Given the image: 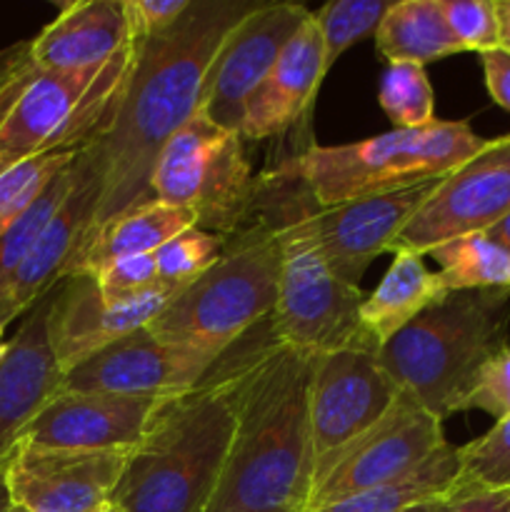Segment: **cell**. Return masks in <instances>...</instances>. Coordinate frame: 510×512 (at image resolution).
<instances>
[{
	"label": "cell",
	"instance_id": "obj_29",
	"mask_svg": "<svg viewBox=\"0 0 510 512\" xmlns=\"http://www.w3.org/2000/svg\"><path fill=\"white\" fill-rule=\"evenodd\" d=\"M390 0H333L315 15L325 50V68H333L345 50L378 33Z\"/></svg>",
	"mask_w": 510,
	"mask_h": 512
},
{
	"label": "cell",
	"instance_id": "obj_44",
	"mask_svg": "<svg viewBox=\"0 0 510 512\" xmlns=\"http://www.w3.org/2000/svg\"><path fill=\"white\" fill-rule=\"evenodd\" d=\"M30 73H33V70H30ZM30 73H25V75H23V78H20V80H18V83H15V85H13V88H10V90H8V95H5V98H3V100H0V115H3V113H5V108H8V105H10V100H13V98H15V93H18V90H20V85H23V83H25V80H28V75H30Z\"/></svg>",
	"mask_w": 510,
	"mask_h": 512
},
{
	"label": "cell",
	"instance_id": "obj_27",
	"mask_svg": "<svg viewBox=\"0 0 510 512\" xmlns=\"http://www.w3.org/2000/svg\"><path fill=\"white\" fill-rule=\"evenodd\" d=\"M448 293L510 288V253L485 233L460 235L430 250Z\"/></svg>",
	"mask_w": 510,
	"mask_h": 512
},
{
	"label": "cell",
	"instance_id": "obj_33",
	"mask_svg": "<svg viewBox=\"0 0 510 512\" xmlns=\"http://www.w3.org/2000/svg\"><path fill=\"white\" fill-rule=\"evenodd\" d=\"M460 483L478 488H510V418L480 438L458 445Z\"/></svg>",
	"mask_w": 510,
	"mask_h": 512
},
{
	"label": "cell",
	"instance_id": "obj_36",
	"mask_svg": "<svg viewBox=\"0 0 510 512\" xmlns=\"http://www.w3.org/2000/svg\"><path fill=\"white\" fill-rule=\"evenodd\" d=\"M105 300H128L148 290L160 288V275L155 255H135L103 265L93 273Z\"/></svg>",
	"mask_w": 510,
	"mask_h": 512
},
{
	"label": "cell",
	"instance_id": "obj_25",
	"mask_svg": "<svg viewBox=\"0 0 510 512\" xmlns=\"http://www.w3.org/2000/svg\"><path fill=\"white\" fill-rule=\"evenodd\" d=\"M375 45L388 63L428 65L465 53L450 33L440 0H395L385 13Z\"/></svg>",
	"mask_w": 510,
	"mask_h": 512
},
{
	"label": "cell",
	"instance_id": "obj_47",
	"mask_svg": "<svg viewBox=\"0 0 510 512\" xmlns=\"http://www.w3.org/2000/svg\"><path fill=\"white\" fill-rule=\"evenodd\" d=\"M98 512H120L118 508H115V505L113 503H108V505H105V508H100Z\"/></svg>",
	"mask_w": 510,
	"mask_h": 512
},
{
	"label": "cell",
	"instance_id": "obj_22",
	"mask_svg": "<svg viewBox=\"0 0 510 512\" xmlns=\"http://www.w3.org/2000/svg\"><path fill=\"white\" fill-rule=\"evenodd\" d=\"M133 40L125 0H75L30 38V63L40 73H70L108 63Z\"/></svg>",
	"mask_w": 510,
	"mask_h": 512
},
{
	"label": "cell",
	"instance_id": "obj_34",
	"mask_svg": "<svg viewBox=\"0 0 510 512\" xmlns=\"http://www.w3.org/2000/svg\"><path fill=\"white\" fill-rule=\"evenodd\" d=\"M440 8L460 48L480 55L500 48L495 0H440Z\"/></svg>",
	"mask_w": 510,
	"mask_h": 512
},
{
	"label": "cell",
	"instance_id": "obj_46",
	"mask_svg": "<svg viewBox=\"0 0 510 512\" xmlns=\"http://www.w3.org/2000/svg\"><path fill=\"white\" fill-rule=\"evenodd\" d=\"M438 500V498H435ZM433 503V500H430ZM430 503H420V505H413V508H408L405 512H430Z\"/></svg>",
	"mask_w": 510,
	"mask_h": 512
},
{
	"label": "cell",
	"instance_id": "obj_28",
	"mask_svg": "<svg viewBox=\"0 0 510 512\" xmlns=\"http://www.w3.org/2000/svg\"><path fill=\"white\" fill-rule=\"evenodd\" d=\"M378 103L395 130H418L435 120V95L423 65L388 63Z\"/></svg>",
	"mask_w": 510,
	"mask_h": 512
},
{
	"label": "cell",
	"instance_id": "obj_32",
	"mask_svg": "<svg viewBox=\"0 0 510 512\" xmlns=\"http://www.w3.org/2000/svg\"><path fill=\"white\" fill-rule=\"evenodd\" d=\"M223 248L225 238L208 233V230L190 228L185 233L175 235L173 240H168L155 253L160 283L170 285V288H185V285L193 283L195 278H200L205 270L218 263Z\"/></svg>",
	"mask_w": 510,
	"mask_h": 512
},
{
	"label": "cell",
	"instance_id": "obj_15",
	"mask_svg": "<svg viewBox=\"0 0 510 512\" xmlns=\"http://www.w3.org/2000/svg\"><path fill=\"white\" fill-rule=\"evenodd\" d=\"M438 180H420L405 188L365 195L333 208H320L315 200H310V235L330 268L345 283L358 285L375 258L393 253L395 240L423 208Z\"/></svg>",
	"mask_w": 510,
	"mask_h": 512
},
{
	"label": "cell",
	"instance_id": "obj_3",
	"mask_svg": "<svg viewBox=\"0 0 510 512\" xmlns=\"http://www.w3.org/2000/svg\"><path fill=\"white\" fill-rule=\"evenodd\" d=\"M235 430V360L228 353L193 390L163 398L130 450L113 500L120 512H203Z\"/></svg>",
	"mask_w": 510,
	"mask_h": 512
},
{
	"label": "cell",
	"instance_id": "obj_17",
	"mask_svg": "<svg viewBox=\"0 0 510 512\" xmlns=\"http://www.w3.org/2000/svg\"><path fill=\"white\" fill-rule=\"evenodd\" d=\"M178 290L160 285L128 300H105L93 275L60 280L48 315L50 350L60 373L65 375L125 335L148 328Z\"/></svg>",
	"mask_w": 510,
	"mask_h": 512
},
{
	"label": "cell",
	"instance_id": "obj_21",
	"mask_svg": "<svg viewBox=\"0 0 510 512\" xmlns=\"http://www.w3.org/2000/svg\"><path fill=\"white\" fill-rule=\"evenodd\" d=\"M325 75L328 68H325L323 38L315 15L310 13L298 35L275 60L268 78L245 103L243 123H240L243 140L278 138L295 128L313 108Z\"/></svg>",
	"mask_w": 510,
	"mask_h": 512
},
{
	"label": "cell",
	"instance_id": "obj_2",
	"mask_svg": "<svg viewBox=\"0 0 510 512\" xmlns=\"http://www.w3.org/2000/svg\"><path fill=\"white\" fill-rule=\"evenodd\" d=\"M313 355L278 343L235 358V430L203 512H305L315 453L308 393Z\"/></svg>",
	"mask_w": 510,
	"mask_h": 512
},
{
	"label": "cell",
	"instance_id": "obj_30",
	"mask_svg": "<svg viewBox=\"0 0 510 512\" xmlns=\"http://www.w3.org/2000/svg\"><path fill=\"white\" fill-rule=\"evenodd\" d=\"M73 165L75 160L63 170V173L55 175V178L50 180V185L40 193V198L30 205L28 213L0 235V295H3L10 275L18 270V265L23 263L25 255L30 253L35 240L40 238L45 225L50 223L55 210L63 205L65 195H68L70 188H73V175H75Z\"/></svg>",
	"mask_w": 510,
	"mask_h": 512
},
{
	"label": "cell",
	"instance_id": "obj_6",
	"mask_svg": "<svg viewBox=\"0 0 510 512\" xmlns=\"http://www.w3.org/2000/svg\"><path fill=\"white\" fill-rule=\"evenodd\" d=\"M278 283V238L255 218L225 238L218 263L180 288L148 330L168 345L223 358L268 323L278 303Z\"/></svg>",
	"mask_w": 510,
	"mask_h": 512
},
{
	"label": "cell",
	"instance_id": "obj_24",
	"mask_svg": "<svg viewBox=\"0 0 510 512\" xmlns=\"http://www.w3.org/2000/svg\"><path fill=\"white\" fill-rule=\"evenodd\" d=\"M423 258L410 250H395L383 280L365 295L360 323L378 348L448 295L440 275L425 268Z\"/></svg>",
	"mask_w": 510,
	"mask_h": 512
},
{
	"label": "cell",
	"instance_id": "obj_20",
	"mask_svg": "<svg viewBox=\"0 0 510 512\" xmlns=\"http://www.w3.org/2000/svg\"><path fill=\"white\" fill-rule=\"evenodd\" d=\"M53 290L23 315L0 360V468L8 465L30 420L58 393L63 380L48 338Z\"/></svg>",
	"mask_w": 510,
	"mask_h": 512
},
{
	"label": "cell",
	"instance_id": "obj_39",
	"mask_svg": "<svg viewBox=\"0 0 510 512\" xmlns=\"http://www.w3.org/2000/svg\"><path fill=\"white\" fill-rule=\"evenodd\" d=\"M480 60H483L485 88H488L490 98L510 113V53L495 48L480 55Z\"/></svg>",
	"mask_w": 510,
	"mask_h": 512
},
{
	"label": "cell",
	"instance_id": "obj_37",
	"mask_svg": "<svg viewBox=\"0 0 510 512\" xmlns=\"http://www.w3.org/2000/svg\"><path fill=\"white\" fill-rule=\"evenodd\" d=\"M190 5H193V0H125L130 33H133V38L163 33Z\"/></svg>",
	"mask_w": 510,
	"mask_h": 512
},
{
	"label": "cell",
	"instance_id": "obj_42",
	"mask_svg": "<svg viewBox=\"0 0 510 512\" xmlns=\"http://www.w3.org/2000/svg\"><path fill=\"white\" fill-rule=\"evenodd\" d=\"M485 235H488V238L493 240V243H498L500 248L508 250V253H510V213L505 215V218L500 220V223H495L493 228L485 230Z\"/></svg>",
	"mask_w": 510,
	"mask_h": 512
},
{
	"label": "cell",
	"instance_id": "obj_18",
	"mask_svg": "<svg viewBox=\"0 0 510 512\" xmlns=\"http://www.w3.org/2000/svg\"><path fill=\"white\" fill-rule=\"evenodd\" d=\"M73 170V188L65 195L63 205L55 210L23 263L18 265V270L10 275L0 295V325L5 328L13 320L23 318L43 295H48L60 280H65L70 263L93 225L100 198V178L85 148L75 158Z\"/></svg>",
	"mask_w": 510,
	"mask_h": 512
},
{
	"label": "cell",
	"instance_id": "obj_13",
	"mask_svg": "<svg viewBox=\"0 0 510 512\" xmlns=\"http://www.w3.org/2000/svg\"><path fill=\"white\" fill-rule=\"evenodd\" d=\"M310 10L298 3L260 0L228 35L210 63L200 108L210 123L240 133L245 103L268 78L285 45L298 35Z\"/></svg>",
	"mask_w": 510,
	"mask_h": 512
},
{
	"label": "cell",
	"instance_id": "obj_8",
	"mask_svg": "<svg viewBox=\"0 0 510 512\" xmlns=\"http://www.w3.org/2000/svg\"><path fill=\"white\" fill-rule=\"evenodd\" d=\"M138 55V38L103 65L70 73L33 68L0 115V175L30 158L83 150L108 123Z\"/></svg>",
	"mask_w": 510,
	"mask_h": 512
},
{
	"label": "cell",
	"instance_id": "obj_11",
	"mask_svg": "<svg viewBox=\"0 0 510 512\" xmlns=\"http://www.w3.org/2000/svg\"><path fill=\"white\" fill-rule=\"evenodd\" d=\"M510 213V135L488 140L458 170L438 180L430 198L395 240V250L428 255L438 245L485 233ZM390 253V255H393Z\"/></svg>",
	"mask_w": 510,
	"mask_h": 512
},
{
	"label": "cell",
	"instance_id": "obj_16",
	"mask_svg": "<svg viewBox=\"0 0 510 512\" xmlns=\"http://www.w3.org/2000/svg\"><path fill=\"white\" fill-rule=\"evenodd\" d=\"M130 450H60L18 443L5 465L10 500L25 512H98L113 500Z\"/></svg>",
	"mask_w": 510,
	"mask_h": 512
},
{
	"label": "cell",
	"instance_id": "obj_23",
	"mask_svg": "<svg viewBox=\"0 0 510 512\" xmlns=\"http://www.w3.org/2000/svg\"><path fill=\"white\" fill-rule=\"evenodd\" d=\"M190 228H195V215L190 210L150 200V203L118 215L105 228L90 235L70 263L65 278L93 275L98 268L120 258L155 255L168 240Z\"/></svg>",
	"mask_w": 510,
	"mask_h": 512
},
{
	"label": "cell",
	"instance_id": "obj_14",
	"mask_svg": "<svg viewBox=\"0 0 510 512\" xmlns=\"http://www.w3.org/2000/svg\"><path fill=\"white\" fill-rule=\"evenodd\" d=\"M218 363L215 355L168 345L143 328L68 370L60 393L173 398L203 383Z\"/></svg>",
	"mask_w": 510,
	"mask_h": 512
},
{
	"label": "cell",
	"instance_id": "obj_26",
	"mask_svg": "<svg viewBox=\"0 0 510 512\" xmlns=\"http://www.w3.org/2000/svg\"><path fill=\"white\" fill-rule=\"evenodd\" d=\"M460 485V453L458 445H445L435 453L418 473L385 488L365 490L350 498L313 508L305 512H405L413 505L443 498Z\"/></svg>",
	"mask_w": 510,
	"mask_h": 512
},
{
	"label": "cell",
	"instance_id": "obj_40",
	"mask_svg": "<svg viewBox=\"0 0 510 512\" xmlns=\"http://www.w3.org/2000/svg\"><path fill=\"white\" fill-rule=\"evenodd\" d=\"M30 70H33V63H30V40H20V43H13L0 50V100Z\"/></svg>",
	"mask_w": 510,
	"mask_h": 512
},
{
	"label": "cell",
	"instance_id": "obj_35",
	"mask_svg": "<svg viewBox=\"0 0 510 512\" xmlns=\"http://www.w3.org/2000/svg\"><path fill=\"white\" fill-rule=\"evenodd\" d=\"M463 410H483L495 423L510 418V345L478 370L460 403V413Z\"/></svg>",
	"mask_w": 510,
	"mask_h": 512
},
{
	"label": "cell",
	"instance_id": "obj_12",
	"mask_svg": "<svg viewBox=\"0 0 510 512\" xmlns=\"http://www.w3.org/2000/svg\"><path fill=\"white\" fill-rule=\"evenodd\" d=\"M400 388L375 350H335L313 358L308 413L315 468L368 433L398 400Z\"/></svg>",
	"mask_w": 510,
	"mask_h": 512
},
{
	"label": "cell",
	"instance_id": "obj_7",
	"mask_svg": "<svg viewBox=\"0 0 510 512\" xmlns=\"http://www.w3.org/2000/svg\"><path fill=\"white\" fill-rule=\"evenodd\" d=\"M488 145L465 120H438L418 130H388L345 145H310L278 165L308 188L320 208L365 195L445 178Z\"/></svg>",
	"mask_w": 510,
	"mask_h": 512
},
{
	"label": "cell",
	"instance_id": "obj_41",
	"mask_svg": "<svg viewBox=\"0 0 510 512\" xmlns=\"http://www.w3.org/2000/svg\"><path fill=\"white\" fill-rule=\"evenodd\" d=\"M495 5H498L500 48L510 53V0H495Z\"/></svg>",
	"mask_w": 510,
	"mask_h": 512
},
{
	"label": "cell",
	"instance_id": "obj_5",
	"mask_svg": "<svg viewBox=\"0 0 510 512\" xmlns=\"http://www.w3.org/2000/svg\"><path fill=\"white\" fill-rule=\"evenodd\" d=\"M510 288L460 290L375 350L380 368L438 420L460 413L478 370L508 348Z\"/></svg>",
	"mask_w": 510,
	"mask_h": 512
},
{
	"label": "cell",
	"instance_id": "obj_1",
	"mask_svg": "<svg viewBox=\"0 0 510 512\" xmlns=\"http://www.w3.org/2000/svg\"><path fill=\"white\" fill-rule=\"evenodd\" d=\"M258 3L193 0L168 30L138 38L128 83L120 90L108 123L85 145L100 178L98 208L85 240L118 215L155 200L150 175L160 150L198 113L215 53L225 35Z\"/></svg>",
	"mask_w": 510,
	"mask_h": 512
},
{
	"label": "cell",
	"instance_id": "obj_48",
	"mask_svg": "<svg viewBox=\"0 0 510 512\" xmlns=\"http://www.w3.org/2000/svg\"><path fill=\"white\" fill-rule=\"evenodd\" d=\"M8 512H25V510H23V508H18V505H13V508H10Z\"/></svg>",
	"mask_w": 510,
	"mask_h": 512
},
{
	"label": "cell",
	"instance_id": "obj_9",
	"mask_svg": "<svg viewBox=\"0 0 510 512\" xmlns=\"http://www.w3.org/2000/svg\"><path fill=\"white\" fill-rule=\"evenodd\" d=\"M155 200L190 210L195 228L230 238L255 220L258 178L243 135L195 113L165 143L150 175Z\"/></svg>",
	"mask_w": 510,
	"mask_h": 512
},
{
	"label": "cell",
	"instance_id": "obj_10",
	"mask_svg": "<svg viewBox=\"0 0 510 512\" xmlns=\"http://www.w3.org/2000/svg\"><path fill=\"white\" fill-rule=\"evenodd\" d=\"M445 445L443 420L400 390L393 408L368 433L315 468L308 510L400 483L418 473Z\"/></svg>",
	"mask_w": 510,
	"mask_h": 512
},
{
	"label": "cell",
	"instance_id": "obj_38",
	"mask_svg": "<svg viewBox=\"0 0 510 512\" xmlns=\"http://www.w3.org/2000/svg\"><path fill=\"white\" fill-rule=\"evenodd\" d=\"M430 512H510V488L463 485L430 503Z\"/></svg>",
	"mask_w": 510,
	"mask_h": 512
},
{
	"label": "cell",
	"instance_id": "obj_43",
	"mask_svg": "<svg viewBox=\"0 0 510 512\" xmlns=\"http://www.w3.org/2000/svg\"><path fill=\"white\" fill-rule=\"evenodd\" d=\"M13 508V500H10L8 483H5V468H0V512H8Z\"/></svg>",
	"mask_w": 510,
	"mask_h": 512
},
{
	"label": "cell",
	"instance_id": "obj_4",
	"mask_svg": "<svg viewBox=\"0 0 510 512\" xmlns=\"http://www.w3.org/2000/svg\"><path fill=\"white\" fill-rule=\"evenodd\" d=\"M313 195L285 170L258 178L255 218L263 220L280 245L278 303L270 333L278 343L305 355L335 350H378L360 323L365 293L335 273L308 228Z\"/></svg>",
	"mask_w": 510,
	"mask_h": 512
},
{
	"label": "cell",
	"instance_id": "obj_19",
	"mask_svg": "<svg viewBox=\"0 0 510 512\" xmlns=\"http://www.w3.org/2000/svg\"><path fill=\"white\" fill-rule=\"evenodd\" d=\"M163 398L55 393L20 443L60 450H133Z\"/></svg>",
	"mask_w": 510,
	"mask_h": 512
},
{
	"label": "cell",
	"instance_id": "obj_31",
	"mask_svg": "<svg viewBox=\"0 0 510 512\" xmlns=\"http://www.w3.org/2000/svg\"><path fill=\"white\" fill-rule=\"evenodd\" d=\"M78 153L80 150H60V153L38 155L0 175V235L28 213L50 180L63 173L78 158Z\"/></svg>",
	"mask_w": 510,
	"mask_h": 512
},
{
	"label": "cell",
	"instance_id": "obj_45",
	"mask_svg": "<svg viewBox=\"0 0 510 512\" xmlns=\"http://www.w3.org/2000/svg\"><path fill=\"white\" fill-rule=\"evenodd\" d=\"M8 343L10 340H5V325H0V360H3L5 353H8Z\"/></svg>",
	"mask_w": 510,
	"mask_h": 512
}]
</instances>
